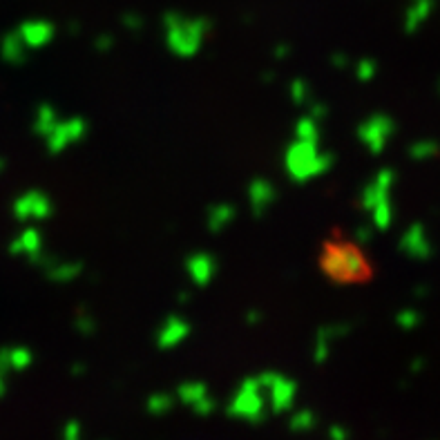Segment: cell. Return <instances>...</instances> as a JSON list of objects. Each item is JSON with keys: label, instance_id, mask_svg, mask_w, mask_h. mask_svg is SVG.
Here are the masks:
<instances>
[{"label": "cell", "instance_id": "cell-1", "mask_svg": "<svg viewBox=\"0 0 440 440\" xmlns=\"http://www.w3.org/2000/svg\"><path fill=\"white\" fill-rule=\"evenodd\" d=\"M405 251L407 255H413V258H429L432 246H429V237H427L425 228L420 224H415L411 230H407L405 235Z\"/></svg>", "mask_w": 440, "mask_h": 440}, {"label": "cell", "instance_id": "cell-2", "mask_svg": "<svg viewBox=\"0 0 440 440\" xmlns=\"http://www.w3.org/2000/svg\"><path fill=\"white\" fill-rule=\"evenodd\" d=\"M438 152V145L436 143H418L415 145V148L411 150V154L415 156V159H429V156H434Z\"/></svg>", "mask_w": 440, "mask_h": 440}]
</instances>
